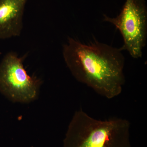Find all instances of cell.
I'll list each match as a JSON object with an SVG mask.
<instances>
[{"mask_svg": "<svg viewBox=\"0 0 147 147\" xmlns=\"http://www.w3.org/2000/svg\"><path fill=\"white\" fill-rule=\"evenodd\" d=\"M122 50L96 41L84 44L69 37L63 45V55L78 82L110 99L121 94L125 82Z\"/></svg>", "mask_w": 147, "mask_h": 147, "instance_id": "obj_1", "label": "cell"}, {"mask_svg": "<svg viewBox=\"0 0 147 147\" xmlns=\"http://www.w3.org/2000/svg\"><path fill=\"white\" fill-rule=\"evenodd\" d=\"M130 128L125 119L101 120L80 110L69 125L63 147H131Z\"/></svg>", "mask_w": 147, "mask_h": 147, "instance_id": "obj_2", "label": "cell"}, {"mask_svg": "<svg viewBox=\"0 0 147 147\" xmlns=\"http://www.w3.org/2000/svg\"><path fill=\"white\" fill-rule=\"evenodd\" d=\"M103 21L113 24L120 32L126 50L134 59L142 57L147 38V11L145 0H126L115 18L104 15Z\"/></svg>", "mask_w": 147, "mask_h": 147, "instance_id": "obj_3", "label": "cell"}, {"mask_svg": "<svg viewBox=\"0 0 147 147\" xmlns=\"http://www.w3.org/2000/svg\"><path fill=\"white\" fill-rule=\"evenodd\" d=\"M26 56L20 57L10 52L0 63V91L13 102L27 103L34 100L41 83L24 68L23 62Z\"/></svg>", "mask_w": 147, "mask_h": 147, "instance_id": "obj_4", "label": "cell"}, {"mask_svg": "<svg viewBox=\"0 0 147 147\" xmlns=\"http://www.w3.org/2000/svg\"><path fill=\"white\" fill-rule=\"evenodd\" d=\"M27 0H0V39L19 36Z\"/></svg>", "mask_w": 147, "mask_h": 147, "instance_id": "obj_5", "label": "cell"}]
</instances>
